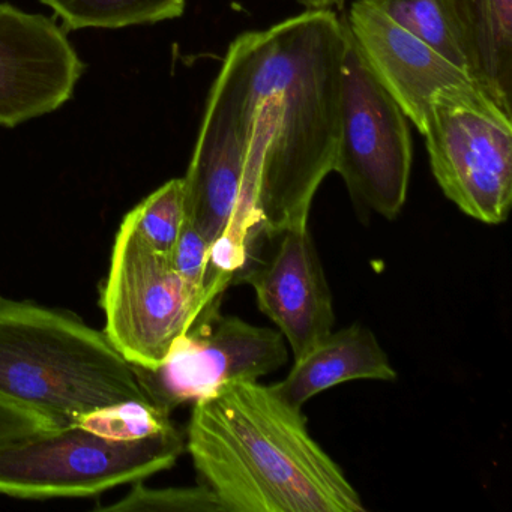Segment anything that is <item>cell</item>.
Wrapping results in <instances>:
<instances>
[{
  "label": "cell",
  "mask_w": 512,
  "mask_h": 512,
  "mask_svg": "<svg viewBox=\"0 0 512 512\" xmlns=\"http://www.w3.org/2000/svg\"><path fill=\"white\" fill-rule=\"evenodd\" d=\"M347 22L307 10L245 32L218 73L244 140V202L257 235L308 224L334 169Z\"/></svg>",
  "instance_id": "1"
},
{
  "label": "cell",
  "mask_w": 512,
  "mask_h": 512,
  "mask_svg": "<svg viewBox=\"0 0 512 512\" xmlns=\"http://www.w3.org/2000/svg\"><path fill=\"white\" fill-rule=\"evenodd\" d=\"M185 446L223 512L365 511L301 409L257 380L197 400Z\"/></svg>",
  "instance_id": "2"
},
{
  "label": "cell",
  "mask_w": 512,
  "mask_h": 512,
  "mask_svg": "<svg viewBox=\"0 0 512 512\" xmlns=\"http://www.w3.org/2000/svg\"><path fill=\"white\" fill-rule=\"evenodd\" d=\"M0 397L59 425L149 403L133 364L73 314L0 296Z\"/></svg>",
  "instance_id": "3"
},
{
  "label": "cell",
  "mask_w": 512,
  "mask_h": 512,
  "mask_svg": "<svg viewBox=\"0 0 512 512\" xmlns=\"http://www.w3.org/2000/svg\"><path fill=\"white\" fill-rule=\"evenodd\" d=\"M181 431L110 433L92 415L74 424L0 443V494L26 499L103 493L170 469L184 451Z\"/></svg>",
  "instance_id": "4"
},
{
  "label": "cell",
  "mask_w": 512,
  "mask_h": 512,
  "mask_svg": "<svg viewBox=\"0 0 512 512\" xmlns=\"http://www.w3.org/2000/svg\"><path fill=\"white\" fill-rule=\"evenodd\" d=\"M422 136L437 184L473 220L505 223L512 205V122L481 88L439 95Z\"/></svg>",
  "instance_id": "5"
},
{
  "label": "cell",
  "mask_w": 512,
  "mask_h": 512,
  "mask_svg": "<svg viewBox=\"0 0 512 512\" xmlns=\"http://www.w3.org/2000/svg\"><path fill=\"white\" fill-rule=\"evenodd\" d=\"M347 22V20H346ZM358 205L394 220L407 199L412 139L403 110L359 52L349 25L341 61L334 169Z\"/></svg>",
  "instance_id": "6"
},
{
  "label": "cell",
  "mask_w": 512,
  "mask_h": 512,
  "mask_svg": "<svg viewBox=\"0 0 512 512\" xmlns=\"http://www.w3.org/2000/svg\"><path fill=\"white\" fill-rule=\"evenodd\" d=\"M211 302L164 254L121 224L103 290L104 334L134 367L154 370Z\"/></svg>",
  "instance_id": "7"
},
{
  "label": "cell",
  "mask_w": 512,
  "mask_h": 512,
  "mask_svg": "<svg viewBox=\"0 0 512 512\" xmlns=\"http://www.w3.org/2000/svg\"><path fill=\"white\" fill-rule=\"evenodd\" d=\"M223 298L212 301L154 370L134 367L152 406L170 413L208 397L220 386L257 380L289 359L280 331L221 314Z\"/></svg>",
  "instance_id": "8"
},
{
  "label": "cell",
  "mask_w": 512,
  "mask_h": 512,
  "mask_svg": "<svg viewBox=\"0 0 512 512\" xmlns=\"http://www.w3.org/2000/svg\"><path fill=\"white\" fill-rule=\"evenodd\" d=\"M56 19L0 4V125L14 128L73 98L85 73Z\"/></svg>",
  "instance_id": "9"
},
{
  "label": "cell",
  "mask_w": 512,
  "mask_h": 512,
  "mask_svg": "<svg viewBox=\"0 0 512 512\" xmlns=\"http://www.w3.org/2000/svg\"><path fill=\"white\" fill-rule=\"evenodd\" d=\"M184 179L185 221L211 244L233 236L250 250V263L262 241L244 202V140L226 91L215 80L202 127Z\"/></svg>",
  "instance_id": "10"
},
{
  "label": "cell",
  "mask_w": 512,
  "mask_h": 512,
  "mask_svg": "<svg viewBox=\"0 0 512 512\" xmlns=\"http://www.w3.org/2000/svg\"><path fill=\"white\" fill-rule=\"evenodd\" d=\"M242 281L253 287L260 311L277 325L295 359L331 334V290L308 224L268 239Z\"/></svg>",
  "instance_id": "11"
},
{
  "label": "cell",
  "mask_w": 512,
  "mask_h": 512,
  "mask_svg": "<svg viewBox=\"0 0 512 512\" xmlns=\"http://www.w3.org/2000/svg\"><path fill=\"white\" fill-rule=\"evenodd\" d=\"M346 20L368 67L419 133H424L425 116L439 95L478 86L466 71L395 25L371 0H356Z\"/></svg>",
  "instance_id": "12"
},
{
  "label": "cell",
  "mask_w": 512,
  "mask_h": 512,
  "mask_svg": "<svg viewBox=\"0 0 512 512\" xmlns=\"http://www.w3.org/2000/svg\"><path fill=\"white\" fill-rule=\"evenodd\" d=\"M397 373L376 335L362 325L331 332L295 359L283 382L271 388L301 409L314 395L352 380H395Z\"/></svg>",
  "instance_id": "13"
},
{
  "label": "cell",
  "mask_w": 512,
  "mask_h": 512,
  "mask_svg": "<svg viewBox=\"0 0 512 512\" xmlns=\"http://www.w3.org/2000/svg\"><path fill=\"white\" fill-rule=\"evenodd\" d=\"M473 82L511 115L512 0H452Z\"/></svg>",
  "instance_id": "14"
},
{
  "label": "cell",
  "mask_w": 512,
  "mask_h": 512,
  "mask_svg": "<svg viewBox=\"0 0 512 512\" xmlns=\"http://www.w3.org/2000/svg\"><path fill=\"white\" fill-rule=\"evenodd\" d=\"M61 20L64 31L119 29L178 19L185 0H41Z\"/></svg>",
  "instance_id": "15"
},
{
  "label": "cell",
  "mask_w": 512,
  "mask_h": 512,
  "mask_svg": "<svg viewBox=\"0 0 512 512\" xmlns=\"http://www.w3.org/2000/svg\"><path fill=\"white\" fill-rule=\"evenodd\" d=\"M371 4L395 25L470 76L452 0H371Z\"/></svg>",
  "instance_id": "16"
},
{
  "label": "cell",
  "mask_w": 512,
  "mask_h": 512,
  "mask_svg": "<svg viewBox=\"0 0 512 512\" xmlns=\"http://www.w3.org/2000/svg\"><path fill=\"white\" fill-rule=\"evenodd\" d=\"M122 224L155 250L173 254L185 224L184 179L166 182L139 203Z\"/></svg>",
  "instance_id": "17"
},
{
  "label": "cell",
  "mask_w": 512,
  "mask_h": 512,
  "mask_svg": "<svg viewBox=\"0 0 512 512\" xmlns=\"http://www.w3.org/2000/svg\"><path fill=\"white\" fill-rule=\"evenodd\" d=\"M106 511L223 512L220 503L205 485L193 488H149L136 482L133 490Z\"/></svg>",
  "instance_id": "18"
},
{
  "label": "cell",
  "mask_w": 512,
  "mask_h": 512,
  "mask_svg": "<svg viewBox=\"0 0 512 512\" xmlns=\"http://www.w3.org/2000/svg\"><path fill=\"white\" fill-rule=\"evenodd\" d=\"M209 242L205 236L185 221L181 235L172 254L173 268L182 280L196 290L208 302L215 301L206 292V271H208ZM223 298V296H221Z\"/></svg>",
  "instance_id": "19"
},
{
  "label": "cell",
  "mask_w": 512,
  "mask_h": 512,
  "mask_svg": "<svg viewBox=\"0 0 512 512\" xmlns=\"http://www.w3.org/2000/svg\"><path fill=\"white\" fill-rule=\"evenodd\" d=\"M61 427L62 425L43 413L26 409L14 401L0 397V443L46 433Z\"/></svg>",
  "instance_id": "20"
},
{
  "label": "cell",
  "mask_w": 512,
  "mask_h": 512,
  "mask_svg": "<svg viewBox=\"0 0 512 512\" xmlns=\"http://www.w3.org/2000/svg\"><path fill=\"white\" fill-rule=\"evenodd\" d=\"M302 7L307 10H341L344 7V0H298Z\"/></svg>",
  "instance_id": "21"
}]
</instances>
